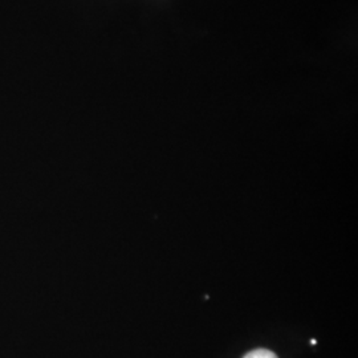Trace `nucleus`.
<instances>
[{"label": "nucleus", "mask_w": 358, "mask_h": 358, "mask_svg": "<svg viewBox=\"0 0 358 358\" xmlns=\"http://www.w3.org/2000/svg\"><path fill=\"white\" fill-rule=\"evenodd\" d=\"M243 358H278V356L267 349H256L247 353Z\"/></svg>", "instance_id": "obj_1"}]
</instances>
